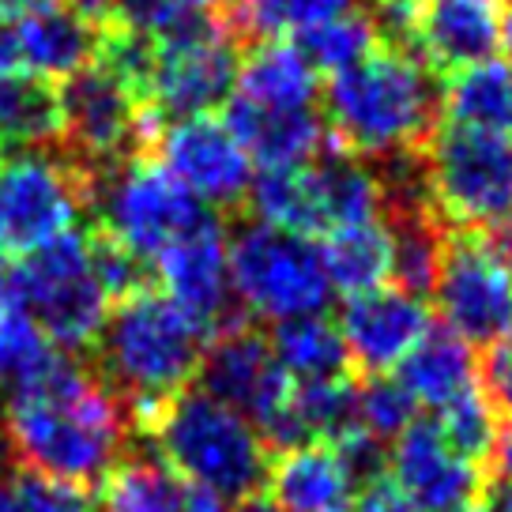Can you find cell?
Instances as JSON below:
<instances>
[{
  "label": "cell",
  "instance_id": "cell-1",
  "mask_svg": "<svg viewBox=\"0 0 512 512\" xmlns=\"http://www.w3.org/2000/svg\"><path fill=\"white\" fill-rule=\"evenodd\" d=\"M0 437L23 467L87 490L132 452L136 430L91 369L57 354L4 400Z\"/></svg>",
  "mask_w": 512,
  "mask_h": 512
},
{
  "label": "cell",
  "instance_id": "cell-2",
  "mask_svg": "<svg viewBox=\"0 0 512 512\" xmlns=\"http://www.w3.org/2000/svg\"><path fill=\"white\" fill-rule=\"evenodd\" d=\"M441 91L422 64L396 46H377L332 76L324 91L328 140L354 159L418 155L437 128Z\"/></svg>",
  "mask_w": 512,
  "mask_h": 512
},
{
  "label": "cell",
  "instance_id": "cell-3",
  "mask_svg": "<svg viewBox=\"0 0 512 512\" xmlns=\"http://www.w3.org/2000/svg\"><path fill=\"white\" fill-rule=\"evenodd\" d=\"M208 336L162 290L147 287L110 305L91 358L95 377L132 418V430L185 392L200 373Z\"/></svg>",
  "mask_w": 512,
  "mask_h": 512
},
{
  "label": "cell",
  "instance_id": "cell-4",
  "mask_svg": "<svg viewBox=\"0 0 512 512\" xmlns=\"http://www.w3.org/2000/svg\"><path fill=\"white\" fill-rule=\"evenodd\" d=\"M136 441L151 448L181 479L204 486L223 501L260 494L272 467L260 433L238 411L211 400L200 388H185L170 403H162L155 415L136 426Z\"/></svg>",
  "mask_w": 512,
  "mask_h": 512
},
{
  "label": "cell",
  "instance_id": "cell-5",
  "mask_svg": "<svg viewBox=\"0 0 512 512\" xmlns=\"http://www.w3.org/2000/svg\"><path fill=\"white\" fill-rule=\"evenodd\" d=\"M83 211L95 219L98 234L121 241L147 264L181 238L219 223V215L151 155L83 174Z\"/></svg>",
  "mask_w": 512,
  "mask_h": 512
},
{
  "label": "cell",
  "instance_id": "cell-6",
  "mask_svg": "<svg viewBox=\"0 0 512 512\" xmlns=\"http://www.w3.org/2000/svg\"><path fill=\"white\" fill-rule=\"evenodd\" d=\"M381 204L377 166L332 147V140L317 159L290 170H264L249 185V208L260 223L298 238H328L343 226L381 219Z\"/></svg>",
  "mask_w": 512,
  "mask_h": 512
},
{
  "label": "cell",
  "instance_id": "cell-7",
  "mask_svg": "<svg viewBox=\"0 0 512 512\" xmlns=\"http://www.w3.org/2000/svg\"><path fill=\"white\" fill-rule=\"evenodd\" d=\"M422 196L445 230H482L512 215V140L441 121L418 151Z\"/></svg>",
  "mask_w": 512,
  "mask_h": 512
},
{
  "label": "cell",
  "instance_id": "cell-8",
  "mask_svg": "<svg viewBox=\"0 0 512 512\" xmlns=\"http://www.w3.org/2000/svg\"><path fill=\"white\" fill-rule=\"evenodd\" d=\"M12 309L42 328L57 351H91L110 313V294L91 260L87 234H64L8 268Z\"/></svg>",
  "mask_w": 512,
  "mask_h": 512
},
{
  "label": "cell",
  "instance_id": "cell-9",
  "mask_svg": "<svg viewBox=\"0 0 512 512\" xmlns=\"http://www.w3.org/2000/svg\"><path fill=\"white\" fill-rule=\"evenodd\" d=\"M226 264L238 302L253 317L279 324L317 317L332 294L317 245L268 223L234 226V238L226 245Z\"/></svg>",
  "mask_w": 512,
  "mask_h": 512
},
{
  "label": "cell",
  "instance_id": "cell-10",
  "mask_svg": "<svg viewBox=\"0 0 512 512\" xmlns=\"http://www.w3.org/2000/svg\"><path fill=\"white\" fill-rule=\"evenodd\" d=\"M83 211V174L61 151L0 159V249L31 256L72 234Z\"/></svg>",
  "mask_w": 512,
  "mask_h": 512
},
{
  "label": "cell",
  "instance_id": "cell-11",
  "mask_svg": "<svg viewBox=\"0 0 512 512\" xmlns=\"http://www.w3.org/2000/svg\"><path fill=\"white\" fill-rule=\"evenodd\" d=\"M433 294L448 332L490 347L512 332V268L490 253L479 230H448Z\"/></svg>",
  "mask_w": 512,
  "mask_h": 512
},
{
  "label": "cell",
  "instance_id": "cell-12",
  "mask_svg": "<svg viewBox=\"0 0 512 512\" xmlns=\"http://www.w3.org/2000/svg\"><path fill=\"white\" fill-rule=\"evenodd\" d=\"M196 377L204 384L200 392H208L211 400L238 411L260 433V441L272 430V422L290 396V381L275 362L272 339L256 332L249 320L208 339Z\"/></svg>",
  "mask_w": 512,
  "mask_h": 512
},
{
  "label": "cell",
  "instance_id": "cell-13",
  "mask_svg": "<svg viewBox=\"0 0 512 512\" xmlns=\"http://www.w3.org/2000/svg\"><path fill=\"white\" fill-rule=\"evenodd\" d=\"M238 61V46L226 38L223 27H211L181 42H155L147 110L162 125L211 113V106L230 98V87L238 80Z\"/></svg>",
  "mask_w": 512,
  "mask_h": 512
},
{
  "label": "cell",
  "instance_id": "cell-14",
  "mask_svg": "<svg viewBox=\"0 0 512 512\" xmlns=\"http://www.w3.org/2000/svg\"><path fill=\"white\" fill-rule=\"evenodd\" d=\"M155 151L162 155V166L204 204L234 211L241 208V200H249V155L230 136L223 117L200 113L162 125Z\"/></svg>",
  "mask_w": 512,
  "mask_h": 512
},
{
  "label": "cell",
  "instance_id": "cell-15",
  "mask_svg": "<svg viewBox=\"0 0 512 512\" xmlns=\"http://www.w3.org/2000/svg\"><path fill=\"white\" fill-rule=\"evenodd\" d=\"M155 272L166 287V298L208 339L249 320L241 313V302L234 294V283H230L223 223L196 230L177 245H170L166 253L155 256Z\"/></svg>",
  "mask_w": 512,
  "mask_h": 512
},
{
  "label": "cell",
  "instance_id": "cell-16",
  "mask_svg": "<svg viewBox=\"0 0 512 512\" xmlns=\"http://www.w3.org/2000/svg\"><path fill=\"white\" fill-rule=\"evenodd\" d=\"M392 471L415 512H464L486 486L479 464L452 452L433 418H415L396 437Z\"/></svg>",
  "mask_w": 512,
  "mask_h": 512
},
{
  "label": "cell",
  "instance_id": "cell-17",
  "mask_svg": "<svg viewBox=\"0 0 512 512\" xmlns=\"http://www.w3.org/2000/svg\"><path fill=\"white\" fill-rule=\"evenodd\" d=\"M501 4L505 0H422L407 53L433 80L490 61L501 42Z\"/></svg>",
  "mask_w": 512,
  "mask_h": 512
},
{
  "label": "cell",
  "instance_id": "cell-18",
  "mask_svg": "<svg viewBox=\"0 0 512 512\" xmlns=\"http://www.w3.org/2000/svg\"><path fill=\"white\" fill-rule=\"evenodd\" d=\"M426 332H430L426 302L400 287H377L369 294H354L343 309V320H339L347 358L366 377L388 373L396 362H403L407 351Z\"/></svg>",
  "mask_w": 512,
  "mask_h": 512
},
{
  "label": "cell",
  "instance_id": "cell-19",
  "mask_svg": "<svg viewBox=\"0 0 512 512\" xmlns=\"http://www.w3.org/2000/svg\"><path fill=\"white\" fill-rule=\"evenodd\" d=\"M98 31L72 8L49 4L12 16L0 31V72H27L38 80H68L95 61Z\"/></svg>",
  "mask_w": 512,
  "mask_h": 512
},
{
  "label": "cell",
  "instance_id": "cell-20",
  "mask_svg": "<svg viewBox=\"0 0 512 512\" xmlns=\"http://www.w3.org/2000/svg\"><path fill=\"white\" fill-rule=\"evenodd\" d=\"M223 125L241 144V151L256 159L264 170H290L317 159L328 147V128L317 110H268L245 98H226Z\"/></svg>",
  "mask_w": 512,
  "mask_h": 512
},
{
  "label": "cell",
  "instance_id": "cell-21",
  "mask_svg": "<svg viewBox=\"0 0 512 512\" xmlns=\"http://www.w3.org/2000/svg\"><path fill=\"white\" fill-rule=\"evenodd\" d=\"M268 497L279 512H351L354 486L332 445H302L275 452L268 467Z\"/></svg>",
  "mask_w": 512,
  "mask_h": 512
},
{
  "label": "cell",
  "instance_id": "cell-22",
  "mask_svg": "<svg viewBox=\"0 0 512 512\" xmlns=\"http://www.w3.org/2000/svg\"><path fill=\"white\" fill-rule=\"evenodd\" d=\"M234 95L268 110H313L317 68L305 61L294 42H256L241 53Z\"/></svg>",
  "mask_w": 512,
  "mask_h": 512
},
{
  "label": "cell",
  "instance_id": "cell-23",
  "mask_svg": "<svg viewBox=\"0 0 512 512\" xmlns=\"http://www.w3.org/2000/svg\"><path fill=\"white\" fill-rule=\"evenodd\" d=\"M400 366L403 369L396 381L407 388V396L415 403L433 407V411H441L452 400H460L464 392H471L475 377H479L471 343H464V339L456 336V332H448V328H430L407 351V358H403Z\"/></svg>",
  "mask_w": 512,
  "mask_h": 512
},
{
  "label": "cell",
  "instance_id": "cell-24",
  "mask_svg": "<svg viewBox=\"0 0 512 512\" xmlns=\"http://www.w3.org/2000/svg\"><path fill=\"white\" fill-rule=\"evenodd\" d=\"M351 12H362V0H219L215 19L223 23L234 46L249 49L256 42H279L283 34H302Z\"/></svg>",
  "mask_w": 512,
  "mask_h": 512
},
{
  "label": "cell",
  "instance_id": "cell-25",
  "mask_svg": "<svg viewBox=\"0 0 512 512\" xmlns=\"http://www.w3.org/2000/svg\"><path fill=\"white\" fill-rule=\"evenodd\" d=\"M61 144V95L57 83L0 72V159L23 151H57Z\"/></svg>",
  "mask_w": 512,
  "mask_h": 512
},
{
  "label": "cell",
  "instance_id": "cell-26",
  "mask_svg": "<svg viewBox=\"0 0 512 512\" xmlns=\"http://www.w3.org/2000/svg\"><path fill=\"white\" fill-rule=\"evenodd\" d=\"M317 253L328 275V287H336L347 298L377 290L392 275V234L384 219L343 226L320 241Z\"/></svg>",
  "mask_w": 512,
  "mask_h": 512
},
{
  "label": "cell",
  "instance_id": "cell-27",
  "mask_svg": "<svg viewBox=\"0 0 512 512\" xmlns=\"http://www.w3.org/2000/svg\"><path fill=\"white\" fill-rule=\"evenodd\" d=\"M441 110H445V121L512 140V64L490 57L448 76L441 91Z\"/></svg>",
  "mask_w": 512,
  "mask_h": 512
},
{
  "label": "cell",
  "instance_id": "cell-28",
  "mask_svg": "<svg viewBox=\"0 0 512 512\" xmlns=\"http://www.w3.org/2000/svg\"><path fill=\"white\" fill-rule=\"evenodd\" d=\"M192 482L162 464L155 452L132 448L102 479L98 512H185Z\"/></svg>",
  "mask_w": 512,
  "mask_h": 512
},
{
  "label": "cell",
  "instance_id": "cell-29",
  "mask_svg": "<svg viewBox=\"0 0 512 512\" xmlns=\"http://www.w3.org/2000/svg\"><path fill=\"white\" fill-rule=\"evenodd\" d=\"M272 354L279 369L287 373L290 384H317V381H339L351 377V358L343 347V336L332 320L298 317L283 320L275 328Z\"/></svg>",
  "mask_w": 512,
  "mask_h": 512
},
{
  "label": "cell",
  "instance_id": "cell-30",
  "mask_svg": "<svg viewBox=\"0 0 512 512\" xmlns=\"http://www.w3.org/2000/svg\"><path fill=\"white\" fill-rule=\"evenodd\" d=\"M0 512H95V501L80 486L23 467L0 437Z\"/></svg>",
  "mask_w": 512,
  "mask_h": 512
},
{
  "label": "cell",
  "instance_id": "cell-31",
  "mask_svg": "<svg viewBox=\"0 0 512 512\" xmlns=\"http://www.w3.org/2000/svg\"><path fill=\"white\" fill-rule=\"evenodd\" d=\"M377 42H381V34H377L373 16L369 12H351V16L302 31L294 46L317 72H332L336 76V72L362 61Z\"/></svg>",
  "mask_w": 512,
  "mask_h": 512
},
{
  "label": "cell",
  "instance_id": "cell-32",
  "mask_svg": "<svg viewBox=\"0 0 512 512\" xmlns=\"http://www.w3.org/2000/svg\"><path fill=\"white\" fill-rule=\"evenodd\" d=\"M57 354L61 351L42 336V328L27 313L4 309L0 313V400H8L34 373H42Z\"/></svg>",
  "mask_w": 512,
  "mask_h": 512
},
{
  "label": "cell",
  "instance_id": "cell-33",
  "mask_svg": "<svg viewBox=\"0 0 512 512\" xmlns=\"http://www.w3.org/2000/svg\"><path fill=\"white\" fill-rule=\"evenodd\" d=\"M441 437L448 441L452 452H460L471 464H482L497 441V411L490 407V400L482 396L479 388L464 392L460 400H452L448 407H441V418H433Z\"/></svg>",
  "mask_w": 512,
  "mask_h": 512
},
{
  "label": "cell",
  "instance_id": "cell-34",
  "mask_svg": "<svg viewBox=\"0 0 512 512\" xmlns=\"http://www.w3.org/2000/svg\"><path fill=\"white\" fill-rule=\"evenodd\" d=\"M415 422V400L407 396L396 377L373 373L366 381H358V426L373 433L377 441L400 437Z\"/></svg>",
  "mask_w": 512,
  "mask_h": 512
},
{
  "label": "cell",
  "instance_id": "cell-35",
  "mask_svg": "<svg viewBox=\"0 0 512 512\" xmlns=\"http://www.w3.org/2000/svg\"><path fill=\"white\" fill-rule=\"evenodd\" d=\"M332 452H336L339 467H343V475L351 479L354 490H366L373 482L388 479V475H384L388 452H384L381 441H377L373 433L362 430V426H354V430H347L343 437H336V441H332Z\"/></svg>",
  "mask_w": 512,
  "mask_h": 512
},
{
  "label": "cell",
  "instance_id": "cell-36",
  "mask_svg": "<svg viewBox=\"0 0 512 512\" xmlns=\"http://www.w3.org/2000/svg\"><path fill=\"white\" fill-rule=\"evenodd\" d=\"M479 373H482V388H486L482 396L490 400V407L512 415V332H505L497 343H490Z\"/></svg>",
  "mask_w": 512,
  "mask_h": 512
},
{
  "label": "cell",
  "instance_id": "cell-37",
  "mask_svg": "<svg viewBox=\"0 0 512 512\" xmlns=\"http://www.w3.org/2000/svg\"><path fill=\"white\" fill-rule=\"evenodd\" d=\"M351 512H415V505L403 497V490L396 482L381 479L362 490V497L351 505Z\"/></svg>",
  "mask_w": 512,
  "mask_h": 512
},
{
  "label": "cell",
  "instance_id": "cell-38",
  "mask_svg": "<svg viewBox=\"0 0 512 512\" xmlns=\"http://www.w3.org/2000/svg\"><path fill=\"white\" fill-rule=\"evenodd\" d=\"M64 8H72L83 23H91V27H106L113 19V0H64Z\"/></svg>",
  "mask_w": 512,
  "mask_h": 512
},
{
  "label": "cell",
  "instance_id": "cell-39",
  "mask_svg": "<svg viewBox=\"0 0 512 512\" xmlns=\"http://www.w3.org/2000/svg\"><path fill=\"white\" fill-rule=\"evenodd\" d=\"M482 512H512L509 479H486V486H482Z\"/></svg>",
  "mask_w": 512,
  "mask_h": 512
},
{
  "label": "cell",
  "instance_id": "cell-40",
  "mask_svg": "<svg viewBox=\"0 0 512 512\" xmlns=\"http://www.w3.org/2000/svg\"><path fill=\"white\" fill-rule=\"evenodd\" d=\"M494 464H497V479H509L512 482V422L505 430H497V441H494Z\"/></svg>",
  "mask_w": 512,
  "mask_h": 512
},
{
  "label": "cell",
  "instance_id": "cell-41",
  "mask_svg": "<svg viewBox=\"0 0 512 512\" xmlns=\"http://www.w3.org/2000/svg\"><path fill=\"white\" fill-rule=\"evenodd\" d=\"M497 46H505L509 64H512V0L501 4V42H497Z\"/></svg>",
  "mask_w": 512,
  "mask_h": 512
},
{
  "label": "cell",
  "instance_id": "cell-42",
  "mask_svg": "<svg viewBox=\"0 0 512 512\" xmlns=\"http://www.w3.org/2000/svg\"><path fill=\"white\" fill-rule=\"evenodd\" d=\"M49 4H57V0H0V12H31V8H49Z\"/></svg>",
  "mask_w": 512,
  "mask_h": 512
},
{
  "label": "cell",
  "instance_id": "cell-43",
  "mask_svg": "<svg viewBox=\"0 0 512 512\" xmlns=\"http://www.w3.org/2000/svg\"><path fill=\"white\" fill-rule=\"evenodd\" d=\"M234 512H279V509L272 505V497L253 494V497H245V501H238V509Z\"/></svg>",
  "mask_w": 512,
  "mask_h": 512
},
{
  "label": "cell",
  "instance_id": "cell-44",
  "mask_svg": "<svg viewBox=\"0 0 512 512\" xmlns=\"http://www.w3.org/2000/svg\"><path fill=\"white\" fill-rule=\"evenodd\" d=\"M177 4H185V8H196V12H215V8H219V0H177Z\"/></svg>",
  "mask_w": 512,
  "mask_h": 512
},
{
  "label": "cell",
  "instance_id": "cell-45",
  "mask_svg": "<svg viewBox=\"0 0 512 512\" xmlns=\"http://www.w3.org/2000/svg\"><path fill=\"white\" fill-rule=\"evenodd\" d=\"M464 512H482V509H464Z\"/></svg>",
  "mask_w": 512,
  "mask_h": 512
},
{
  "label": "cell",
  "instance_id": "cell-46",
  "mask_svg": "<svg viewBox=\"0 0 512 512\" xmlns=\"http://www.w3.org/2000/svg\"><path fill=\"white\" fill-rule=\"evenodd\" d=\"M0 31H4V23H0Z\"/></svg>",
  "mask_w": 512,
  "mask_h": 512
}]
</instances>
